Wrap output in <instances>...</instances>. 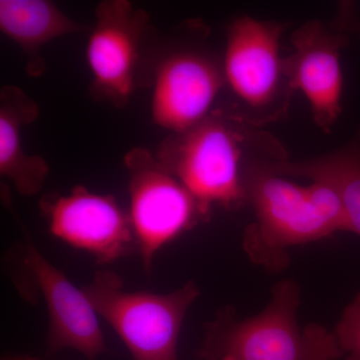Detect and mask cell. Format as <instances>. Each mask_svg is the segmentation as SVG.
I'll return each mask as SVG.
<instances>
[{"label":"cell","mask_w":360,"mask_h":360,"mask_svg":"<svg viewBox=\"0 0 360 360\" xmlns=\"http://www.w3.org/2000/svg\"><path fill=\"white\" fill-rule=\"evenodd\" d=\"M156 158L208 217L214 206L236 210L248 205L246 184L251 175L290 160L276 136L217 110L193 129L169 135Z\"/></svg>","instance_id":"obj_1"},{"label":"cell","mask_w":360,"mask_h":360,"mask_svg":"<svg viewBox=\"0 0 360 360\" xmlns=\"http://www.w3.org/2000/svg\"><path fill=\"white\" fill-rule=\"evenodd\" d=\"M246 205L255 221L245 229L243 248L253 264L269 271L288 266L292 246L347 231L340 198L324 182L300 186L264 168L246 184Z\"/></svg>","instance_id":"obj_2"},{"label":"cell","mask_w":360,"mask_h":360,"mask_svg":"<svg viewBox=\"0 0 360 360\" xmlns=\"http://www.w3.org/2000/svg\"><path fill=\"white\" fill-rule=\"evenodd\" d=\"M288 27L250 16L231 21L221 58L226 101L215 110L260 129L288 116L296 91L281 51Z\"/></svg>","instance_id":"obj_3"},{"label":"cell","mask_w":360,"mask_h":360,"mask_svg":"<svg viewBox=\"0 0 360 360\" xmlns=\"http://www.w3.org/2000/svg\"><path fill=\"white\" fill-rule=\"evenodd\" d=\"M300 288L293 281L277 283L271 300L255 316L236 319L225 310L206 328L200 355L205 360H338L345 356L333 331L321 324L300 328Z\"/></svg>","instance_id":"obj_4"},{"label":"cell","mask_w":360,"mask_h":360,"mask_svg":"<svg viewBox=\"0 0 360 360\" xmlns=\"http://www.w3.org/2000/svg\"><path fill=\"white\" fill-rule=\"evenodd\" d=\"M97 314L117 333L134 360H179L177 345L189 307L200 291L193 281L168 293L129 291L120 277L96 272L84 286Z\"/></svg>","instance_id":"obj_5"},{"label":"cell","mask_w":360,"mask_h":360,"mask_svg":"<svg viewBox=\"0 0 360 360\" xmlns=\"http://www.w3.org/2000/svg\"><path fill=\"white\" fill-rule=\"evenodd\" d=\"M129 170V212L137 250L146 271L161 248L208 219L198 201L150 151L131 149Z\"/></svg>","instance_id":"obj_6"},{"label":"cell","mask_w":360,"mask_h":360,"mask_svg":"<svg viewBox=\"0 0 360 360\" xmlns=\"http://www.w3.org/2000/svg\"><path fill=\"white\" fill-rule=\"evenodd\" d=\"M357 33L360 20L345 2L333 20L307 21L291 35L293 51L286 56L291 82L307 97L315 124L324 132L331 131L342 112L341 51Z\"/></svg>","instance_id":"obj_7"},{"label":"cell","mask_w":360,"mask_h":360,"mask_svg":"<svg viewBox=\"0 0 360 360\" xmlns=\"http://www.w3.org/2000/svg\"><path fill=\"white\" fill-rule=\"evenodd\" d=\"M224 89L222 59L198 45H182L160 61L151 96L153 122L172 134L212 115Z\"/></svg>","instance_id":"obj_8"},{"label":"cell","mask_w":360,"mask_h":360,"mask_svg":"<svg viewBox=\"0 0 360 360\" xmlns=\"http://www.w3.org/2000/svg\"><path fill=\"white\" fill-rule=\"evenodd\" d=\"M40 208L54 238L89 253L98 264H110L137 250L129 213L113 196L75 186L68 194L44 196Z\"/></svg>","instance_id":"obj_9"},{"label":"cell","mask_w":360,"mask_h":360,"mask_svg":"<svg viewBox=\"0 0 360 360\" xmlns=\"http://www.w3.org/2000/svg\"><path fill=\"white\" fill-rule=\"evenodd\" d=\"M148 23V13L127 0H110L97 6L96 23L86 45L92 92L97 98L117 108L129 103Z\"/></svg>","instance_id":"obj_10"},{"label":"cell","mask_w":360,"mask_h":360,"mask_svg":"<svg viewBox=\"0 0 360 360\" xmlns=\"http://www.w3.org/2000/svg\"><path fill=\"white\" fill-rule=\"evenodd\" d=\"M25 229L22 227L25 238L21 248V262L44 296L49 310V352L72 349L89 360H96L108 350L99 315L84 288H78L63 271L54 266Z\"/></svg>","instance_id":"obj_11"},{"label":"cell","mask_w":360,"mask_h":360,"mask_svg":"<svg viewBox=\"0 0 360 360\" xmlns=\"http://www.w3.org/2000/svg\"><path fill=\"white\" fill-rule=\"evenodd\" d=\"M39 108L20 87L6 85L0 91V174L23 196L41 191L49 174V163L25 153L21 129L39 116Z\"/></svg>","instance_id":"obj_12"},{"label":"cell","mask_w":360,"mask_h":360,"mask_svg":"<svg viewBox=\"0 0 360 360\" xmlns=\"http://www.w3.org/2000/svg\"><path fill=\"white\" fill-rule=\"evenodd\" d=\"M0 30L27 56V71L39 77L44 70L39 51L45 44L86 28L46 0H1Z\"/></svg>","instance_id":"obj_13"},{"label":"cell","mask_w":360,"mask_h":360,"mask_svg":"<svg viewBox=\"0 0 360 360\" xmlns=\"http://www.w3.org/2000/svg\"><path fill=\"white\" fill-rule=\"evenodd\" d=\"M269 172L333 187L342 205L347 231L360 236V125L354 137L341 148L307 160L283 161L272 165Z\"/></svg>","instance_id":"obj_14"},{"label":"cell","mask_w":360,"mask_h":360,"mask_svg":"<svg viewBox=\"0 0 360 360\" xmlns=\"http://www.w3.org/2000/svg\"><path fill=\"white\" fill-rule=\"evenodd\" d=\"M333 333L345 360H360V291L343 310Z\"/></svg>","instance_id":"obj_15"},{"label":"cell","mask_w":360,"mask_h":360,"mask_svg":"<svg viewBox=\"0 0 360 360\" xmlns=\"http://www.w3.org/2000/svg\"><path fill=\"white\" fill-rule=\"evenodd\" d=\"M1 360H40L39 359H34V357L32 356H23V355H20V356H6L4 357Z\"/></svg>","instance_id":"obj_16"},{"label":"cell","mask_w":360,"mask_h":360,"mask_svg":"<svg viewBox=\"0 0 360 360\" xmlns=\"http://www.w3.org/2000/svg\"><path fill=\"white\" fill-rule=\"evenodd\" d=\"M220 360H234V359H232L231 356H229V355H225V356L222 357V359Z\"/></svg>","instance_id":"obj_17"}]
</instances>
